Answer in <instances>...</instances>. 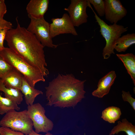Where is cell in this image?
<instances>
[{
  "label": "cell",
  "mask_w": 135,
  "mask_h": 135,
  "mask_svg": "<svg viewBox=\"0 0 135 135\" xmlns=\"http://www.w3.org/2000/svg\"><path fill=\"white\" fill-rule=\"evenodd\" d=\"M88 7L94 12L96 22L100 27V32L105 40L106 44L103 50L102 55L104 59H108L112 54H115V44L121 35L127 31L128 27L125 28L123 26L117 24L108 25L98 16L90 4Z\"/></svg>",
  "instance_id": "cell-4"
},
{
  "label": "cell",
  "mask_w": 135,
  "mask_h": 135,
  "mask_svg": "<svg viewBox=\"0 0 135 135\" xmlns=\"http://www.w3.org/2000/svg\"><path fill=\"white\" fill-rule=\"evenodd\" d=\"M20 108L18 104L12 100L0 94V114H6L10 110H19Z\"/></svg>",
  "instance_id": "cell-20"
},
{
  "label": "cell",
  "mask_w": 135,
  "mask_h": 135,
  "mask_svg": "<svg viewBox=\"0 0 135 135\" xmlns=\"http://www.w3.org/2000/svg\"><path fill=\"white\" fill-rule=\"evenodd\" d=\"M92 4L98 15L100 16H104L105 14L106 6L104 0H87Z\"/></svg>",
  "instance_id": "cell-21"
},
{
  "label": "cell",
  "mask_w": 135,
  "mask_h": 135,
  "mask_svg": "<svg viewBox=\"0 0 135 135\" xmlns=\"http://www.w3.org/2000/svg\"><path fill=\"white\" fill-rule=\"evenodd\" d=\"M52 22L50 24V34L52 38L60 34H70L73 35L78 33L70 16L67 13H64L60 18H52Z\"/></svg>",
  "instance_id": "cell-9"
},
{
  "label": "cell",
  "mask_w": 135,
  "mask_h": 135,
  "mask_svg": "<svg viewBox=\"0 0 135 135\" xmlns=\"http://www.w3.org/2000/svg\"><path fill=\"white\" fill-rule=\"evenodd\" d=\"M20 91L24 96V98L27 104L32 105L36 97L38 95L42 94L41 90H37L30 86L24 77Z\"/></svg>",
  "instance_id": "cell-15"
},
{
  "label": "cell",
  "mask_w": 135,
  "mask_h": 135,
  "mask_svg": "<svg viewBox=\"0 0 135 135\" xmlns=\"http://www.w3.org/2000/svg\"><path fill=\"white\" fill-rule=\"evenodd\" d=\"M121 114L119 108L112 106L106 108L102 111L101 117L110 123H114L120 118Z\"/></svg>",
  "instance_id": "cell-19"
},
{
  "label": "cell",
  "mask_w": 135,
  "mask_h": 135,
  "mask_svg": "<svg viewBox=\"0 0 135 135\" xmlns=\"http://www.w3.org/2000/svg\"><path fill=\"white\" fill-rule=\"evenodd\" d=\"M86 81L76 78L71 74H59L45 87L46 105L74 108L84 98Z\"/></svg>",
  "instance_id": "cell-2"
},
{
  "label": "cell",
  "mask_w": 135,
  "mask_h": 135,
  "mask_svg": "<svg viewBox=\"0 0 135 135\" xmlns=\"http://www.w3.org/2000/svg\"><path fill=\"white\" fill-rule=\"evenodd\" d=\"M6 6L4 0H0V20L3 19L4 15L6 12Z\"/></svg>",
  "instance_id": "cell-26"
},
{
  "label": "cell",
  "mask_w": 135,
  "mask_h": 135,
  "mask_svg": "<svg viewBox=\"0 0 135 135\" xmlns=\"http://www.w3.org/2000/svg\"><path fill=\"white\" fill-rule=\"evenodd\" d=\"M28 16L30 21L27 30L34 34L44 47L56 48L58 45L53 43L50 34V24L44 17L36 19Z\"/></svg>",
  "instance_id": "cell-7"
},
{
  "label": "cell",
  "mask_w": 135,
  "mask_h": 135,
  "mask_svg": "<svg viewBox=\"0 0 135 135\" xmlns=\"http://www.w3.org/2000/svg\"><path fill=\"white\" fill-rule=\"evenodd\" d=\"M0 135H25L22 133L13 130L10 128L5 127H0Z\"/></svg>",
  "instance_id": "cell-24"
},
{
  "label": "cell",
  "mask_w": 135,
  "mask_h": 135,
  "mask_svg": "<svg viewBox=\"0 0 135 135\" xmlns=\"http://www.w3.org/2000/svg\"><path fill=\"white\" fill-rule=\"evenodd\" d=\"M88 6V3L87 0H71L68 8L64 9L68 13L74 26L78 27L87 22L88 16L86 9Z\"/></svg>",
  "instance_id": "cell-8"
},
{
  "label": "cell",
  "mask_w": 135,
  "mask_h": 135,
  "mask_svg": "<svg viewBox=\"0 0 135 135\" xmlns=\"http://www.w3.org/2000/svg\"><path fill=\"white\" fill-rule=\"evenodd\" d=\"M25 135H53L52 134L50 133L49 132H48L44 135H42L39 134L33 130H32L31 132L29 134H25Z\"/></svg>",
  "instance_id": "cell-28"
},
{
  "label": "cell",
  "mask_w": 135,
  "mask_h": 135,
  "mask_svg": "<svg viewBox=\"0 0 135 135\" xmlns=\"http://www.w3.org/2000/svg\"><path fill=\"white\" fill-rule=\"evenodd\" d=\"M106 20L112 24L117 22L125 16L127 11L119 0H104Z\"/></svg>",
  "instance_id": "cell-10"
},
{
  "label": "cell",
  "mask_w": 135,
  "mask_h": 135,
  "mask_svg": "<svg viewBox=\"0 0 135 135\" xmlns=\"http://www.w3.org/2000/svg\"><path fill=\"white\" fill-rule=\"evenodd\" d=\"M0 91L4 93L5 97L14 101L18 104H20L23 100V95L20 90L15 88H7L1 79H0Z\"/></svg>",
  "instance_id": "cell-18"
},
{
  "label": "cell",
  "mask_w": 135,
  "mask_h": 135,
  "mask_svg": "<svg viewBox=\"0 0 135 135\" xmlns=\"http://www.w3.org/2000/svg\"><path fill=\"white\" fill-rule=\"evenodd\" d=\"M78 135H80V134H78Z\"/></svg>",
  "instance_id": "cell-29"
},
{
  "label": "cell",
  "mask_w": 135,
  "mask_h": 135,
  "mask_svg": "<svg viewBox=\"0 0 135 135\" xmlns=\"http://www.w3.org/2000/svg\"><path fill=\"white\" fill-rule=\"evenodd\" d=\"M24 77L21 74L13 67L1 80L7 88L16 89L20 90Z\"/></svg>",
  "instance_id": "cell-13"
},
{
  "label": "cell",
  "mask_w": 135,
  "mask_h": 135,
  "mask_svg": "<svg viewBox=\"0 0 135 135\" xmlns=\"http://www.w3.org/2000/svg\"><path fill=\"white\" fill-rule=\"evenodd\" d=\"M49 3L48 0H31L26 8L28 15L36 19L44 17L48 10Z\"/></svg>",
  "instance_id": "cell-12"
},
{
  "label": "cell",
  "mask_w": 135,
  "mask_h": 135,
  "mask_svg": "<svg viewBox=\"0 0 135 135\" xmlns=\"http://www.w3.org/2000/svg\"><path fill=\"white\" fill-rule=\"evenodd\" d=\"M122 97L123 100L128 102L135 110V99L133 98L130 92L122 90Z\"/></svg>",
  "instance_id": "cell-23"
},
{
  "label": "cell",
  "mask_w": 135,
  "mask_h": 135,
  "mask_svg": "<svg viewBox=\"0 0 135 135\" xmlns=\"http://www.w3.org/2000/svg\"><path fill=\"white\" fill-rule=\"evenodd\" d=\"M12 24L10 22L4 19L0 20V29L8 28L9 29L12 28Z\"/></svg>",
  "instance_id": "cell-27"
},
{
  "label": "cell",
  "mask_w": 135,
  "mask_h": 135,
  "mask_svg": "<svg viewBox=\"0 0 135 135\" xmlns=\"http://www.w3.org/2000/svg\"><path fill=\"white\" fill-rule=\"evenodd\" d=\"M0 126L27 134H30L33 130V125L27 110L20 112L13 110L5 114L0 121Z\"/></svg>",
  "instance_id": "cell-5"
},
{
  "label": "cell",
  "mask_w": 135,
  "mask_h": 135,
  "mask_svg": "<svg viewBox=\"0 0 135 135\" xmlns=\"http://www.w3.org/2000/svg\"><path fill=\"white\" fill-rule=\"evenodd\" d=\"M118 58L123 62L128 73L135 85V56L132 53L117 54Z\"/></svg>",
  "instance_id": "cell-14"
},
{
  "label": "cell",
  "mask_w": 135,
  "mask_h": 135,
  "mask_svg": "<svg viewBox=\"0 0 135 135\" xmlns=\"http://www.w3.org/2000/svg\"><path fill=\"white\" fill-rule=\"evenodd\" d=\"M122 131L125 132L127 135H135V126L126 118H123L121 121L118 122L117 125L114 127L109 135L117 134Z\"/></svg>",
  "instance_id": "cell-17"
},
{
  "label": "cell",
  "mask_w": 135,
  "mask_h": 135,
  "mask_svg": "<svg viewBox=\"0 0 135 135\" xmlns=\"http://www.w3.org/2000/svg\"><path fill=\"white\" fill-rule=\"evenodd\" d=\"M12 68L0 56V79H2Z\"/></svg>",
  "instance_id": "cell-22"
},
{
  "label": "cell",
  "mask_w": 135,
  "mask_h": 135,
  "mask_svg": "<svg viewBox=\"0 0 135 135\" xmlns=\"http://www.w3.org/2000/svg\"><path fill=\"white\" fill-rule=\"evenodd\" d=\"M116 76L114 70L110 71L99 80L97 88L92 92L94 96L99 98L103 97L109 92Z\"/></svg>",
  "instance_id": "cell-11"
},
{
  "label": "cell",
  "mask_w": 135,
  "mask_h": 135,
  "mask_svg": "<svg viewBox=\"0 0 135 135\" xmlns=\"http://www.w3.org/2000/svg\"><path fill=\"white\" fill-rule=\"evenodd\" d=\"M10 29L8 28L0 29V50L4 48V42L6 33L7 31Z\"/></svg>",
  "instance_id": "cell-25"
},
{
  "label": "cell",
  "mask_w": 135,
  "mask_h": 135,
  "mask_svg": "<svg viewBox=\"0 0 135 135\" xmlns=\"http://www.w3.org/2000/svg\"><path fill=\"white\" fill-rule=\"evenodd\" d=\"M27 110L36 132L38 134L41 132L47 133L52 130L54 124L46 116L45 110L40 103L28 105Z\"/></svg>",
  "instance_id": "cell-6"
},
{
  "label": "cell",
  "mask_w": 135,
  "mask_h": 135,
  "mask_svg": "<svg viewBox=\"0 0 135 135\" xmlns=\"http://www.w3.org/2000/svg\"><path fill=\"white\" fill-rule=\"evenodd\" d=\"M0 56L21 74L31 86L34 88L38 82L45 81L44 76L39 70L30 66L9 48L5 47L0 50Z\"/></svg>",
  "instance_id": "cell-3"
},
{
  "label": "cell",
  "mask_w": 135,
  "mask_h": 135,
  "mask_svg": "<svg viewBox=\"0 0 135 135\" xmlns=\"http://www.w3.org/2000/svg\"><path fill=\"white\" fill-rule=\"evenodd\" d=\"M16 28L8 30L4 40L9 48L30 66L39 70L44 77L49 72L47 66L44 46L35 36L20 26L17 18Z\"/></svg>",
  "instance_id": "cell-1"
},
{
  "label": "cell",
  "mask_w": 135,
  "mask_h": 135,
  "mask_svg": "<svg viewBox=\"0 0 135 135\" xmlns=\"http://www.w3.org/2000/svg\"><path fill=\"white\" fill-rule=\"evenodd\" d=\"M135 43V34H128L119 38L115 44L114 49L118 52H125Z\"/></svg>",
  "instance_id": "cell-16"
}]
</instances>
